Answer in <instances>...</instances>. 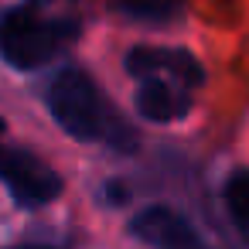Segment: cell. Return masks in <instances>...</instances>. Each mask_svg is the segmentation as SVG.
<instances>
[{"label": "cell", "mask_w": 249, "mask_h": 249, "mask_svg": "<svg viewBox=\"0 0 249 249\" xmlns=\"http://www.w3.org/2000/svg\"><path fill=\"white\" fill-rule=\"evenodd\" d=\"M11 249H52V246H11Z\"/></svg>", "instance_id": "9c48e42d"}, {"label": "cell", "mask_w": 249, "mask_h": 249, "mask_svg": "<svg viewBox=\"0 0 249 249\" xmlns=\"http://www.w3.org/2000/svg\"><path fill=\"white\" fill-rule=\"evenodd\" d=\"M113 4L140 21H167L171 14L181 11V0H113Z\"/></svg>", "instance_id": "ba28073f"}, {"label": "cell", "mask_w": 249, "mask_h": 249, "mask_svg": "<svg viewBox=\"0 0 249 249\" xmlns=\"http://www.w3.org/2000/svg\"><path fill=\"white\" fill-rule=\"evenodd\" d=\"M137 113L147 120V123H174V120H184L191 113V96L184 86L178 82H167V79H143L137 82Z\"/></svg>", "instance_id": "8992f818"}, {"label": "cell", "mask_w": 249, "mask_h": 249, "mask_svg": "<svg viewBox=\"0 0 249 249\" xmlns=\"http://www.w3.org/2000/svg\"><path fill=\"white\" fill-rule=\"evenodd\" d=\"M222 198H225L229 218L249 235V171H246V167H235V171L225 178Z\"/></svg>", "instance_id": "52a82bcc"}, {"label": "cell", "mask_w": 249, "mask_h": 249, "mask_svg": "<svg viewBox=\"0 0 249 249\" xmlns=\"http://www.w3.org/2000/svg\"><path fill=\"white\" fill-rule=\"evenodd\" d=\"M123 69L137 82H143V79H167V82H178L184 89H198L205 82V69H201V62L188 48H147V45H140V48L126 52Z\"/></svg>", "instance_id": "277c9868"}, {"label": "cell", "mask_w": 249, "mask_h": 249, "mask_svg": "<svg viewBox=\"0 0 249 249\" xmlns=\"http://www.w3.org/2000/svg\"><path fill=\"white\" fill-rule=\"evenodd\" d=\"M0 181L11 191V198L21 208H41L52 205L62 195V178L55 167H48L41 157H35L24 147L4 143L0 137Z\"/></svg>", "instance_id": "3957f363"}, {"label": "cell", "mask_w": 249, "mask_h": 249, "mask_svg": "<svg viewBox=\"0 0 249 249\" xmlns=\"http://www.w3.org/2000/svg\"><path fill=\"white\" fill-rule=\"evenodd\" d=\"M130 235L150 249H205L195 225L167 205H150L137 212L130 218Z\"/></svg>", "instance_id": "5b68a950"}, {"label": "cell", "mask_w": 249, "mask_h": 249, "mask_svg": "<svg viewBox=\"0 0 249 249\" xmlns=\"http://www.w3.org/2000/svg\"><path fill=\"white\" fill-rule=\"evenodd\" d=\"M45 106L52 120L79 143H103L120 154H133L140 147L130 120L82 69H62L45 89Z\"/></svg>", "instance_id": "6da1fadb"}, {"label": "cell", "mask_w": 249, "mask_h": 249, "mask_svg": "<svg viewBox=\"0 0 249 249\" xmlns=\"http://www.w3.org/2000/svg\"><path fill=\"white\" fill-rule=\"evenodd\" d=\"M79 35L82 24L75 18L45 14L35 4L14 7L0 14V58L18 72H38L55 55H62Z\"/></svg>", "instance_id": "7a4b0ae2"}]
</instances>
